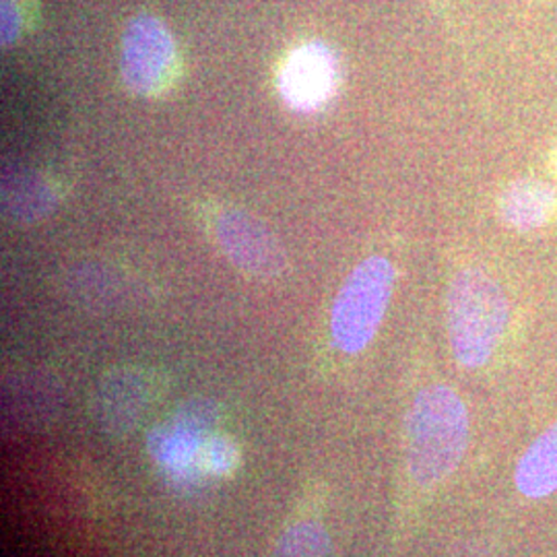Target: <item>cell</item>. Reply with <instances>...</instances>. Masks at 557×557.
<instances>
[{"mask_svg":"<svg viewBox=\"0 0 557 557\" xmlns=\"http://www.w3.org/2000/svg\"><path fill=\"white\" fill-rule=\"evenodd\" d=\"M469 446V411L457 391L432 384L418 393L405 421L409 475L419 487H436L450 475Z\"/></svg>","mask_w":557,"mask_h":557,"instance_id":"1","label":"cell"},{"mask_svg":"<svg viewBox=\"0 0 557 557\" xmlns=\"http://www.w3.org/2000/svg\"><path fill=\"white\" fill-rule=\"evenodd\" d=\"M508 319V298L496 278L478 267L458 271L446 298V320L453 354L462 368L478 370L492 359Z\"/></svg>","mask_w":557,"mask_h":557,"instance_id":"2","label":"cell"},{"mask_svg":"<svg viewBox=\"0 0 557 557\" xmlns=\"http://www.w3.org/2000/svg\"><path fill=\"white\" fill-rule=\"evenodd\" d=\"M395 285V267L384 257H370L345 278L338 292L331 335L338 351L356 356L376 337Z\"/></svg>","mask_w":557,"mask_h":557,"instance_id":"3","label":"cell"},{"mask_svg":"<svg viewBox=\"0 0 557 557\" xmlns=\"http://www.w3.org/2000/svg\"><path fill=\"white\" fill-rule=\"evenodd\" d=\"M176 62V41L160 17L139 13L128 21L120 46V71L133 94L143 98L161 94L174 81Z\"/></svg>","mask_w":557,"mask_h":557,"instance_id":"4","label":"cell"},{"mask_svg":"<svg viewBox=\"0 0 557 557\" xmlns=\"http://www.w3.org/2000/svg\"><path fill=\"white\" fill-rule=\"evenodd\" d=\"M215 238L225 257L246 275L273 278L285 269V252L273 232L246 211H221Z\"/></svg>","mask_w":557,"mask_h":557,"instance_id":"5","label":"cell"},{"mask_svg":"<svg viewBox=\"0 0 557 557\" xmlns=\"http://www.w3.org/2000/svg\"><path fill=\"white\" fill-rule=\"evenodd\" d=\"M338 83V64L331 48L310 41L296 48L278 73V91L294 110H319L331 100Z\"/></svg>","mask_w":557,"mask_h":557,"instance_id":"6","label":"cell"},{"mask_svg":"<svg viewBox=\"0 0 557 557\" xmlns=\"http://www.w3.org/2000/svg\"><path fill=\"white\" fill-rule=\"evenodd\" d=\"M151 384L140 370L122 368L106 374L94 397V419L110 438H126L145 416Z\"/></svg>","mask_w":557,"mask_h":557,"instance_id":"7","label":"cell"},{"mask_svg":"<svg viewBox=\"0 0 557 557\" xmlns=\"http://www.w3.org/2000/svg\"><path fill=\"white\" fill-rule=\"evenodd\" d=\"M556 190L537 180H517L499 197V215L518 232H531L556 215Z\"/></svg>","mask_w":557,"mask_h":557,"instance_id":"8","label":"cell"},{"mask_svg":"<svg viewBox=\"0 0 557 557\" xmlns=\"http://www.w3.org/2000/svg\"><path fill=\"white\" fill-rule=\"evenodd\" d=\"M518 492L527 498H547L557 492V423L547 428L518 460Z\"/></svg>","mask_w":557,"mask_h":557,"instance_id":"9","label":"cell"},{"mask_svg":"<svg viewBox=\"0 0 557 557\" xmlns=\"http://www.w3.org/2000/svg\"><path fill=\"white\" fill-rule=\"evenodd\" d=\"M271 557H333V545L322 524L304 520L283 531Z\"/></svg>","mask_w":557,"mask_h":557,"instance_id":"10","label":"cell"},{"mask_svg":"<svg viewBox=\"0 0 557 557\" xmlns=\"http://www.w3.org/2000/svg\"><path fill=\"white\" fill-rule=\"evenodd\" d=\"M4 197L7 205L11 207V213L21 220L44 218L57 200L46 182L36 174H23L20 178L11 180Z\"/></svg>","mask_w":557,"mask_h":557,"instance_id":"11","label":"cell"},{"mask_svg":"<svg viewBox=\"0 0 557 557\" xmlns=\"http://www.w3.org/2000/svg\"><path fill=\"white\" fill-rule=\"evenodd\" d=\"M174 423H178L180 428H184L186 432H190L197 438L207 440L215 436V425L220 421L218 407L209 400H193L186 403L184 407H180L178 413L172 418Z\"/></svg>","mask_w":557,"mask_h":557,"instance_id":"12","label":"cell"},{"mask_svg":"<svg viewBox=\"0 0 557 557\" xmlns=\"http://www.w3.org/2000/svg\"><path fill=\"white\" fill-rule=\"evenodd\" d=\"M239 462L238 446L230 438L211 436L202 448V465L209 475H230Z\"/></svg>","mask_w":557,"mask_h":557,"instance_id":"13","label":"cell"},{"mask_svg":"<svg viewBox=\"0 0 557 557\" xmlns=\"http://www.w3.org/2000/svg\"><path fill=\"white\" fill-rule=\"evenodd\" d=\"M23 34L20 0H0V38L2 46H13Z\"/></svg>","mask_w":557,"mask_h":557,"instance_id":"14","label":"cell"}]
</instances>
